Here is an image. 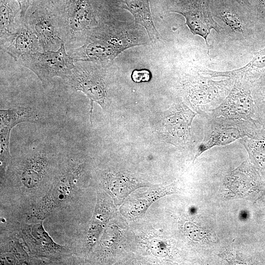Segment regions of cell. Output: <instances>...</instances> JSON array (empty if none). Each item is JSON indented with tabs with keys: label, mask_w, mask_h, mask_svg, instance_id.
<instances>
[{
	"label": "cell",
	"mask_w": 265,
	"mask_h": 265,
	"mask_svg": "<svg viewBox=\"0 0 265 265\" xmlns=\"http://www.w3.org/2000/svg\"><path fill=\"white\" fill-rule=\"evenodd\" d=\"M204 116L243 121L258 131H265V118L256 103L252 92V82L247 80L235 79L223 102Z\"/></svg>",
	"instance_id": "1"
},
{
	"label": "cell",
	"mask_w": 265,
	"mask_h": 265,
	"mask_svg": "<svg viewBox=\"0 0 265 265\" xmlns=\"http://www.w3.org/2000/svg\"><path fill=\"white\" fill-rule=\"evenodd\" d=\"M125 26L103 31L95 36L80 49L78 60L107 61L114 59L124 50L143 44L139 38Z\"/></svg>",
	"instance_id": "2"
},
{
	"label": "cell",
	"mask_w": 265,
	"mask_h": 265,
	"mask_svg": "<svg viewBox=\"0 0 265 265\" xmlns=\"http://www.w3.org/2000/svg\"><path fill=\"white\" fill-rule=\"evenodd\" d=\"M197 73L186 84V96L195 111L204 116L223 102L231 89L235 80L227 78L216 80L198 70Z\"/></svg>",
	"instance_id": "3"
},
{
	"label": "cell",
	"mask_w": 265,
	"mask_h": 265,
	"mask_svg": "<svg viewBox=\"0 0 265 265\" xmlns=\"http://www.w3.org/2000/svg\"><path fill=\"white\" fill-rule=\"evenodd\" d=\"M206 118L204 137L197 147L193 162L213 147L228 145L245 136L257 137L263 133L245 122L221 117Z\"/></svg>",
	"instance_id": "4"
},
{
	"label": "cell",
	"mask_w": 265,
	"mask_h": 265,
	"mask_svg": "<svg viewBox=\"0 0 265 265\" xmlns=\"http://www.w3.org/2000/svg\"><path fill=\"white\" fill-rule=\"evenodd\" d=\"M18 60L35 73L43 85H47L54 77L69 79L75 69L74 60L67 53L62 41L56 51L36 52Z\"/></svg>",
	"instance_id": "5"
},
{
	"label": "cell",
	"mask_w": 265,
	"mask_h": 265,
	"mask_svg": "<svg viewBox=\"0 0 265 265\" xmlns=\"http://www.w3.org/2000/svg\"><path fill=\"white\" fill-rule=\"evenodd\" d=\"M172 12L184 16L191 32L202 37L205 41L208 54L210 56L208 38L212 29L220 33L223 28L213 18L207 0H186Z\"/></svg>",
	"instance_id": "6"
},
{
	"label": "cell",
	"mask_w": 265,
	"mask_h": 265,
	"mask_svg": "<svg viewBox=\"0 0 265 265\" xmlns=\"http://www.w3.org/2000/svg\"><path fill=\"white\" fill-rule=\"evenodd\" d=\"M196 113L183 104L175 105L165 119L167 138L176 145H184L189 141L191 126Z\"/></svg>",
	"instance_id": "7"
},
{
	"label": "cell",
	"mask_w": 265,
	"mask_h": 265,
	"mask_svg": "<svg viewBox=\"0 0 265 265\" xmlns=\"http://www.w3.org/2000/svg\"><path fill=\"white\" fill-rule=\"evenodd\" d=\"M66 9L69 24L73 31L87 29L96 24L89 0H66Z\"/></svg>",
	"instance_id": "8"
},
{
	"label": "cell",
	"mask_w": 265,
	"mask_h": 265,
	"mask_svg": "<svg viewBox=\"0 0 265 265\" xmlns=\"http://www.w3.org/2000/svg\"><path fill=\"white\" fill-rule=\"evenodd\" d=\"M69 79L76 90L86 94L92 103L95 101L100 105L103 104L106 91L100 77L90 73L80 72L75 69Z\"/></svg>",
	"instance_id": "9"
},
{
	"label": "cell",
	"mask_w": 265,
	"mask_h": 265,
	"mask_svg": "<svg viewBox=\"0 0 265 265\" xmlns=\"http://www.w3.org/2000/svg\"><path fill=\"white\" fill-rule=\"evenodd\" d=\"M265 71V48L256 52L252 60L240 68L228 71H212L213 77L243 79L254 82Z\"/></svg>",
	"instance_id": "10"
},
{
	"label": "cell",
	"mask_w": 265,
	"mask_h": 265,
	"mask_svg": "<svg viewBox=\"0 0 265 265\" xmlns=\"http://www.w3.org/2000/svg\"><path fill=\"white\" fill-rule=\"evenodd\" d=\"M121 6L132 15L136 24L144 27L151 41L159 39L150 12L149 0H122Z\"/></svg>",
	"instance_id": "11"
},
{
	"label": "cell",
	"mask_w": 265,
	"mask_h": 265,
	"mask_svg": "<svg viewBox=\"0 0 265 265\" xmlns=\"http://www.w3.org/2000/svg\"><path fill=\"white\" fill-rule=\"evenodd\" d=\"M6 37H8L10 41L7 52L16 60L22 56L36 52L38 39L27 29H21Z\"/></svg>",
	"instance_id": "12"
},
{
	"label": "cell",
	"mask_w": 265,
	"mask_h": 265,
	"mask_svg": "<svg viewBox=\"0 0 265 265\" xmlns=\"http://www.w3.org/2000/svg\"><path fill=\"white\" fill-rule=\"evenodd\" d=\"M238 141L247 151L256 168L265 175V133L255 137L245 136Z\"/></svg>",
	"instance_id": "13"
},
{
	"label": "cell",
	"mask_w": 265,
	"mask_h": 265,
	"mask_svg": "<svg viewBox=\"0 0 265 265\" xmlns=\"http://www.w3.org/2000/svg\"><path fill=\"white\" fill-rule=\"evenodd\" d=\"M46 165V159L42 154L35 155L28 159L21 176L23 184L28 188L36 186L41 180Z\"/></svg>",
	"instance_id": "14"
},
{
	"label": "cell",
	"mask_w": 265,
	"mask_h": 265,
	"mask_svg": "<svg viewBox=\"0 0 265 265\" xmlns=\"http://www.w3.org/2000/svg\"><path fill=\"white\" fill-rule=\"evenodd\" d=\"M34 34L44 49H47L59 40L53 21L48 17L40 16L34 24Z\"/></svg>",
	"instance_id": "15"
},
{
	"label": "cell",
	"mask_w": 265,
	"mask_h": 265,
	"mask_svg": "<svg viewBox=\"0 0 265 265\" xmlns=\"http://www.w3.org/2000/svg\"><path fill=\"white\" fill-rule=\"evenodd\" d=\"M36 114L29 108L18 107L10 109H0V126L12 129L18 124L25 122H34Z\"/></svg>",
	"instance_id": "16"
},
{
	"label": "cell",
	"mask_w": 265,
	"mask_h": 265,
	"mask_svg": "<svg viewBox=\"0 0 265 265\" xmlns=\"http://www.w3.org/2000/svg\"><path fill=\"white\" fill-rule=\"evenodd\" d=\"M175 192L174 187L171 186L149 192L134 200L132 205L130 213L133 216L143 215L156 200L166 195L176 193Z\"/></svg>",
	"instance_id": "17"
},
{
	"label": "cell",
	"mask_w": 265,
	"mask_h": 265,
	"mask_svg": "<svg viewBox=\"0 0 265 265\" xmlns=\"http://www.w3.org/2000/svg\"><path fill=\"white\" fill-rule=\"evenodd\" d=\"M16 0H0V37L13 33L14 20L18 11Z\"/></svg>",
	"instance_id": "18"
},
{
	"label": "cell",
	"mask_w": 265,
	"mask_h": 265,
	"mask_svg": "<svg viewBox=\"0 0 265 265\" xmlns=\"http://www.w3.org/2000/svg\"><path fill=\"white\" fill-rule=\"evenodd\" d=\"M110 187L113 194L118 197H126L131 191L137 187L140 186L124 176L115 177L113 176L110 177Z\"/></svg>",
	"instance_id": "19"
},
{
	"label": "cell",
	"mask_w": 265,
	"mask_h": 265,
	"mask_svg": "<svg viewBox=\"0 0 265 265\" xmlns=\"http://www.w3.org/2000/svg\"><path fill=\"white\" fill-rule=\"evenodd\" d=\"M216 17L222 20L233 31L242 33L244 26L239 15L228 9H224L219 12Z\"/></svg>",
	"instance_id": "20"
},
{
	"label": "cell",
	"mask_w": 265,
	"mask_h": 265,
	"mask_svg": "<svg viewBox=\"0 0 265 265\" xmlns=\"http://www.w3.org/2000/svg\"><path fill=\"white\" fill-rule=\"evenodd\" d=\"M252 92L257 106L265 118V71L252 83Z\"/></svg>",
	"instance_id": "21"
},
{
	"label": "cell",
	"mask_w": 265,
	"mask_h": 265,
	"mask_svg": "<svg viewBox=\"0 0 265 265\" xmlns=\"http://www.w3.org/2000/svg\"><path fill=\"white\" fill-rule=\"evenodd\" d=\"M11 130L10 128L0 126V160L2 163H6L10 159L9 143Z\"/></svg>",
	"instance_id": "22"
},
{
	"label": "cell",
	"mask_w": 265,
	"mask_h": 265,
	"mask_svg": "<svg viewBox=\"0 0 265 265\" xmlns=\"http://www.w3.org/2000/svg\"><path fill=\"white\" fill-rule=\"evenodd\" d=\"M132 79L135 82L149 81L151 79V72L146 69L134 70L132 72Z\"/></svg>",
	"instance_id": "23"
},
{
	"label": "cell",
	"mask_w": 265,
	"mask_h": 265,
	"mask_svg": "<svg viewBox=\"0 0 265 265\" xmlns=\"http://www.w3.org/2000/svg\"><path fill=\"white\" fill-rule=\"evenodd\" d=\"M19 4L21 11V17L25 15L28 7L31 4L32 0H16Z\"/></svg>",
	"instance_id": "24"
},
{
	"label": "cell",
	"mask_w": 265,
	"mask_h": 265,
	"mask_svg": "<svg viewBox=\"0 0 265 265\" xmlns=\"http://www.w3.org/2000/svg\"><path fill=\"white\" fill-rule=\"evenodd\" d=\"M257 15L259 17L265 16V0H255Z\"/></svg>",
	"instance_id": "25"
},
{
	"label": "cell",
	"mask_w": 265,
	"mask_h": 265,
	"mask_svg": "<svg viewBox=\"0 0 265 265\" xmlns=\"http://www.w3.org/2000/svg\"><path fill=\"white\" fill-rule=\"evenodd\" d=\"M242 6H249L250 3L249 0H234Z\"/></svg>",
	"instance_id": "26"
},
{
	"label": "cell",
	"mask_w": 265,
	"mask_h": 265,
	"mask_svg": "<svg viewBox=\"0 0 265 265\" xmlns=\"http://www.w3.org/2000/svg\"><path fill=\"white\" fill-rule=\"evenodd\" d=\"M247 215L246 214V212H243L240 213V217L241 218V219H243L244 218H246Z\"/></svg>",
	"instance_id": "27"
}]
</instances>
